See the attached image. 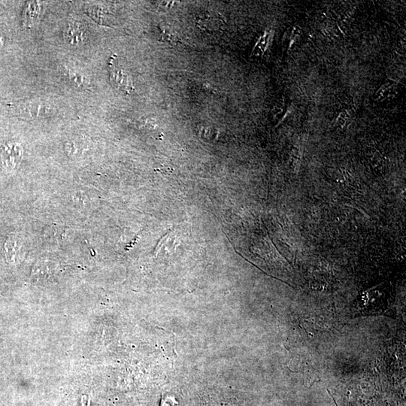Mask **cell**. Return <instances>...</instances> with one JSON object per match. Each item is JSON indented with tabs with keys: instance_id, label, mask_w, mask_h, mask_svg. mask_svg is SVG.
Instances as JSON below:
<instances>
[{
	"instance_id": "5",
	"label": "cell",
	"mask_w": 406,
	"mask_h": 406,
	"mask_svg": "<svg viewBox=\"0 0 406 406\" xmlns=\"http://www.w3.org/2000/svg\"><path fill=\"white\" fill-rule=\"evenodd\" d=\"M160 29V32H161L162 41L168 43H183V41L178 36L176 33L170 30L168 27H162V29Z\"/></svg>"
},
{
	"instance_id": "2",
	"label": "cell",
	"mask_w": 406,
	"mask_h": 406,
	"mask_svg": "<svg viewBox=\"0 0 406 406\" xmlns=\"http://www.w3.org/2000/svg\"><path fill=\"white\" fill-rule=\"evenodd\" d=\"M22 158V148L18 145H9L0 148V162L9 169L15 168Z\"/></svg>"
},
{
	"instance_id": "4",
	"label": "cell",
	"mask_w": 406,
	"mask_h": 406,
	"mask_svg": "<svg viewBox=\"0 0 406 406\" xmlns=\"http://www.w3.org/2000/svg\"><path fill=\"white\" fill-rule=\"evenodd\" d=\"M66 36L69 43L72 44H81L84 40V31L76 24L69 26Z\"/></svg>"
},
{
	"instance_id": "3",
	"label": "cell",
	"mask_w": 406,
	"mask_h": 406,
	"mask_svg": "<svg viewBox=\"0 0 406 406\" xmlns=\"http://www.w3.org/2000/svg\"><path fill=\"white\" fill-rule=\"evenodd\" d=\"M23 254V244L18 239L14 238L9 240L6 244V254L8 258L12 262L16 261L21 258Z\"/></svg>"
},
{
	"instance_id": "1",
	"label": "cell",
	"mask_w": 406,
	"mask_h": 406,
	"mask_svg": "<svg viewBox=\"0 0 406 406\" xmlns=\"http://www.w3.org/2000/svg\"><path fill=\"white\" fill-rule=\"evenodd\" d=\"M115 57L112 56L109 62L110 81L118 90L124 92L126 94H130L133 90V81L130 76L114 63Z\"/></svg>"
}]
</instances>
